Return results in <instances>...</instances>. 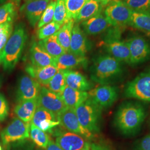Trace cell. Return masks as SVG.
<instances>
[{"mask_svg":"<svg viewBox=\"0 0 150 150\" xmlns=\"http://www.w3.org/2000/svg\"><path fill=\"white\" fill-rule=\"evenodd\" d=\"M146 116L145 108L137 101H126L120 105L114 116L115 127L122 134L129 136L136 134Z\"/></svg>","mask_w":150,"mask_h":150,"instance_id":"obj_1","label":"cell"},{"mask_svg":"<svg viewBox=\"0 0 150 150\" xmlns=\"http://www.w3.org/2000/svg\"><path fill=\"white\" fill-rule=\"evenodd\" d=\"M123 73L121 62L109 54H102L94 59L90 77L101 85H111L119 81Z\"/></svg>","mask_w":150,"mask_h":150,"instance_id":"obj_2","label":"cell"},{"mask_svg":"<svg viewBox=\"0 0 150 150\" xmlns=\"http://www.w3.org/2000/svg\"><path fill=\"white\" fill-rule=\"evenodd\" d=\"M27 38V32L24 25H17L1 53V64L6 71L11 72L16 67Z\"/></svg>","mask_w":150,"mask_h":150,"instance_id":"obj_3","label":"cell"},{"mask_svg":"<svg viewBox=\"0 0 150 150\" xmlns=\"http://www.w3.org/2000/svg\"><path fill=\"white\" fill-rule=\"evenodd\" d=\"M75 113L81 125L95 134L100 131V123L102 110L88 97L75 109Z\"/></svg>","mask_w":150,"mask_h":150,"instance_id":"obj_4","label":"cell"},{"mask_svg":"<svg viewBox=\"0 0 150 150\" xmlns=\"http://www.w3.org/2000/svg\"><path fill=\"white\" fill-rule=\"evenodd\" d=\"M124 95L127 98L150 102V67L126 84Z\"/></svg>","mask_w":150,"mask_h":150,"instance_id":"obj_5","label":"cell"},{"mask_svg":"<svg viewBox=\"0 0 150 150\" xmlns=\"http://www.w3.org/2000/svg\"><path fill=\"white\" fill-rule=\"evenodd\" d=\"M133 13L122 0H112L106 7L105 16L111 26L123 27L129 25Z\"/></svg>","mask_w":150,"mask_h":150,"instance_id":"obj_6","label":"cell"},{"mask_svg":"<svg viewBox=\"0 0 150 150\" xmlns=\"http://www.w3.org/2000/svg\"><path fill=\"white\" fill-rule=\"evenodd\" d=\"M30 123L24 122L17 117L14 118L0 134L3 145L8 146L30 137Z\"/></svg>","mask_w":150,"mask_h":150,"instance_id":"obj_7","label":"cell"},{"mask_svg":"<svg viewBox=\"0 0 150 150\" xmlns=\"http://www.w3.org/2000/svg\"><path fill=\"white\" fill-rule=\"evenodd\" d=\"M88 97L101 110L111 107L118 98V89L111 85H102L88 91Z\"/></svg>","mask_w":150,"mask_h":150,"instance_id":"obj_8","label":"cell"},{"mask_svg":"<svg viewBox=\"0 0 150 150\" xmlns=\"http://www.w3.org/2000/svg\"><path fill=\"white\" fill-rule=\"evenodd\" d=\"M56 143L62 150H91L89 140L70 131L58 132Z\"/></svg>","mask_w":150,"mask_h":150,"instance_id":"obj_9","label":"cell"},{"mask_svg":"<svg viewBox=\"0 0 150 150\" xmlns=\"http://www.w3.org/2000/svg\"><path fill=\"white\" fill-rule=\"evenodd\" d=\"M57 118L60 125L67 131L81 135L88 140L93 138L94 134L81 125L74 109L67 108L63 112L57 115Z\"/></svg>","mask_w":150,"mask_h":150,"instance_id":"obj_10","label":"cell"},{"mask_svg":"<svg viewBox=\"0 0 150 150\" xmlns=\"http://www.w3.org/2000/svg\"><path fill=\"white\" fill-rule=\"evenodd\" d=\"M38 106L42 107L56 115L65 110L67 107L59 95L41 87L38 98Z\"/></svg>","mask_w":150,"mask_h":150,"instance_id":"obj_11","label":"cell"},{"mask_svg":"<svg viewBox=\"0 0 150 150\" xmlns=\"http://www.w3.org/2000/svg\"><path fill=\"white\" fill-rule=\"evenodd\" d=\"M126 42L130 53V64L143 63L150 57V45L144 38L134 36Z\"/></svg>","mask_w":150,"mask_h":150,"instance_id":"obj_12","label":"cell"},{"mask_svg":"<svg viewBox=\"0 0 150 150\" xmlns=\"http://www.w3.org/2000/svg\"><path fill=\"white\" fill-rule=\"evenodd\" d=\"M41 87L29 75H23L19 79L17 90L18 102L38 99Z\"/></svg>","mask_w":150,"mask_h":150,"instance_id":"obj_13","label":"cell"},{"mask_svg":"<svg viewBox=\"0 0 150 150\" xmlns=\"http://www.w3.org/2000/svg\"><path fill=\"white\" fill-rule=\"evenodd\" d=\"M51 0H27L20 10L32 27L36 26Z\"/></svg>","mask_w":150,"mask_h":150,"instance_id":"obj_14","label":"cell"},{"mask_svg":"<svg viewBox=\"0 0 150 150\" xmlns=\"http://www.w3.org/2000/svg\"><path fill=\"white\" fill-rule=\"evenodd\" d=\"M87 64L88 59L86 56H80L67 52L54 59V66L58 70L65 71L86 67Z\"/></svg>","mask_w":150,"mask_h":150,"instance_id":"obj_15","label":"cell"},{"mask_svg":"<svg viewBox=\"0 0 150 150\" xmlns=\"http://www.w3.org/2000/svg\"><path fill=\"white\" fill-rule=\"evenodd\" d=\"M88 47L85 32L78 23L74 25L72 30L70 52L80 56H86Z\"/></svg>","mask_w":150,"mask_h":150,"instance_id":"obj_16","label":"cell"},{"mask_svg":"<svg viewBox=\"0 0 150 150\" xmlns=\"http://www.w3.org/2000/svg\"><path fill=\"white\" fill-rule=\"evenodd\" d=\"M64 78L66 85L78 91H90L92 88L93 85L85 75L80 72L74 70H65Z\"/></svg>","mask_w":150,"mask_h":150,"instance_id":"obj_17","label":"cell"},{"mask_svg":"<svg viewBox=\"0 0 150 150\" xmlns=\"http://www.w3.org/2000/svg\"><path fill=\"white\" fill-rule=\"evenodd\" d=\"M58 70L53 65L38 67L31 64L26 67V71L28 75L43 86H46L48 84Z\"/></svg>","mask_w":150,"mask_h":150,"instance_id":"obj_18","label":"cell"},{"mask_svg":"<svg viewBox=\"0 0 150 150\" xmlns=\"http://www.w3.org/2000/svg\"><path fill=\"white\" fill-rule=\"evenodd\" d=\"M83 31L87 35L95 36L105 32L111 26L105 15L101 13L81 23Z\"/></svg>","mask_w":150,"mask_h":150,"instance_id":"obj_19","label":"cell"},{"mask_svg":"<svg viewBox=\"0 0 150 150\" xmlns=\"http://www.w3.org/2000/svg\"><path fill=\"white\" fill-rule=\"evenodd\" d=\"M105 49L109 55L120 62L130 64V53L126 42L120 40L105 43Z\"/></svg>","mask_w":150,"mask_h":150,"instance_id":"obj_20","label":"cell"},{"mask_svg":"<svg viewBox=\"0 0 150 150\" xmlns=\"http://www.w3.org/2000/svg\"><path fill=\"white\" fill-rule=\"evenodd\" d=\"M59 96L67 108L74 110L88 98L87 92L76 90L67 86Z\"/></svg>","mask_w":150,"mask_h":150,"instance_id":"obj_21","label":"cell"},{"mask_svg":"<svg viewBox=\"0 0 150 150\" xmlns=\"http://www.w3.org/2000/svg\"><path fill=\"white\" fill-rule=\"evenodd\" d=\"M30 56L33 66L43 67L51 65L54 66V59L36 42L32 43L30 50Z\"/></svg>","mask_w":150,"mask_h":150,"instance_id":"obj_22","label":"cell"},{"mask_svg":"<svg viewBox=\"0 0 150 150\" xmlns=\"http://www.w3.org/2000/svg\"><path fill=\"white\" fill-rule=\"evenodd\" d=\"M38 107V99L20 102L16 105L14 112L17 118L26 123H31L34 113Z\"/></svg>","mask_w":150,"mask_h":150,"instance_id":"obj_23","label":"cell"},{"mask_svg":"<svg viewBox=\"0 0 150 150\" xmlns=\"http://www.w3.org/2000/svg\"><path fill=\"white\" fill-rule=\"evenodd\" d=\"M103 6L97 0H90L81 8L74 21L76 23L86 21L101 13Z\"/></svg>","mask_w":150,"mask_h":150,"instance_id":"obj_24","label":"cell"},{"mask_svg":"<svg viewBox=\"0 0 150 150\" xmlns=\"http://www.w3.org/2000/svg\"><path fill=\"white\" fill-rule=\"evenodd\" d=\"M38 44L54 59L66 52L58 42L56 33L44 40H40Z\"/></svg>","mask_w":150,"mask_h":150,"instance_id":"obj_25","label":"cell"},{"mask_svg":"<svg viewBox=\"0 0 150 150\" xmlns=\"http://www.w3.org/2000/svg\"><path fill=\"white\" fill-rule=\"evenodd\" d=\"M74 25V20H70L64 23L61 27L59 31L56 33L58 42L66 52L70 51L72 30Z\"/></svg>","mask_w":150,"mask_h":150,"instance_id":"obj_26","label":"cell"},{"mask_svg":"<svg viewBox=\"0 0 150 150\" xmlns=\"http://www.w3.org/2000/svg\"><path fill=\"white\" fill-rule=\"evenodd\" d=\"M18 7L10 1L0 5V25L6 22L13 23L18 15Z\"/></svg>","mask_w":150,"mask_h":150,"instance_id":"obj_27","label":"cell"},{"mask_svg":"<svg viewBox=\"0 0 150 150\" xmlns=\"http://www.w3.org/2000/svg\"><path fill=\"white\" fill-rule=\"evenodd\" d=\"M29 134L30 137L35 145L39 147L46 149L50 140L49 136L46 132H44L31 122L30 125Z\"/></svg>","mask_w":150,"mask_h":150,"instance_id":"obj_28","label":"cell"},{"mask_svg":"<svg viewBox=\"0 0 150 150\" xmlns=\"http://www.w3.org/2000/svg\"><path fill=\"white\" fill-rule=\"evenodd\" d=\"M129 25L141 31L150 32V13L133 12Z\"/></svg>","mask_w":150,"mask_h":150,"instance_id":"obj_29","label":"cell"},{"mask_svg":"<svg viewBox=\"0 0 150 150\" xmlns=\"http://www.w3.org/2000/svg\"><path fill=\"white\" fill-rule=\"evenodd\" d=\"M66 86L64 71L59 70L46 86L49 90L60 95Z\"/></svg>","mask_w":150,"mask_h":150,"instance_id":"obj_30","label":"cell"},{"mask_svg":"<svg viewBox=\"0 0 150 150\" xmlns=\"http://www.w3.org/2000/svg\"><path fill=\"white\" fill-rule=\"evenodd\" d=\"M67 11V21L75 20L77 15L83 6L90 0H64Z\"/></svg>","mask_w":150,"mask_h":150,"instance_id":"obj_31","label":"cell"},{"mask_svg":"<svg viewBox=\"0 0 150 150\" xmlns=\"http://www.w3.org/2000/svg\"><path fill=\"white\" fill-rule=\"evenodd\" d=\"M48 120H58L57 116L42 107L38 106L31 122L38 127L40 123Z\"/></svg>","mask_w":150,"mask_h":150,"instance_id":"obj_32","label":"cell"},{"mask_svg":"<svg viewBox=\"0 0 150 150\" xmlns=\"http://www.w3.org/2000/svg\"><path fill=\"white\" fill-rule=\"evenodd\" d=\"M53 22L62 26L67 22V11L64 0H57L54 11Z\"/></svg>","mask_w":150,"mask_h":150,"instance_id":"obj_33","label":"cell"},{"mask_svg":"<svg viewBox=\"0 0 150 150\" xmlns=\"http://www.w3.org/2000/svg\"><path fill=\"white\" fill-rule=\"evenodd\" d=\"M124 2L133 12L150 13V0H126Z\"/></svg>","mask_w":150,"mask_h":150,"instance_id":"obj_34","label":"cell"},{"mask_svg":"<svg viewBox=\"0 0 150 150\" xmlns=\"http://www.w3.org/2000/svg\"><path fill=\"white\" fill-rule=\"evenodd\" d=\"M61 27V26L58 23L54 22H51L38 30L37 32L38 38L40 40H42L49 38L58 32Z\"/></svg>","mask_w":150,"mask_h":150,"instance_id":"obj_35","label":"cell"},{"mask_svg":"<svg viewBox=\"0 0 150 150\" xmlns=\"http://www.w3.org/2000/svg\"><path fill=\"white\" fill-rule=\"evenodd\" d=\"M56 5V1H51L48 4L46 8L43 12L42 15L38 23V28L39 29L43 26L50 23L54 18V11Z\"/></svg>","mask_w":150,"mask_h":150,"instance_id":"obj_36","label":"cell"},{"mask_svg":"<svg viewBox=\"0 0 150 150\" xmlns=\"http://www.w3.org/2000/svg\"><path fill=\"white\" fill-rule=\"evenodd\" d=\"M13 23L6 22L0 25V54L13 32Z\"/></svg>","mask_w":150,"mask_h":150,"instance_id":"obj_37","label":"cell"},{"mask_svg":"<svg viewBox=\"0 0 150 150\" xmlns=\"http://www.w3.org/2000/svg\"><path fill=\"white\" fill-rule=\"evenodd\" d=\"M8 113V103L4 95L0 93V121H4L7 117Z\"/></svg>","mask_w":150,"mask_h":150,"instance_id":"obj_38","label":"cell"},{"mask_svg":"<svg viewBox=\"0 0 150 150\" xmlns=\"http://www.w3.org/2000/svg\"><path fill=\"white\" fill-rule=\"evenodd\" d=\"M134 150H150V134L137 141L134 145Z\"/></svg>","mask_w":150,"mask_h":150,"instance_id":"obj_39","label":"cell"},{"mask_svg":"<svg viewBox=\"0 0 150 150\" xmlns=\"http://www.w3.org/2000/svg\"><path fill=\"white\" fill-rule=\"evenodd\" d=\"M46 150H62L53 140L50 139Z\"/></svg>","mask_w":150,"mask_h":150,"instance_id":"obj_40","label":"cell"},{"mask_svg":"<svg viewBox=\"0 0 150 150\" xmlns=\"http://www.w3.org/2000/svg\"><path fill=\"white\" fill-rule=\"evenodd\" d=\"M91 150H110L106 147L95 144H92L91 145Z\"/></svg>","mask_w":150,"mask_h":150,"instance_id":"obj_41","label":"cell"},{"mask_svg":"<svg viewBox=\"0 0 150 150\" xmlns=\"http://www.w3.org/2000/svg\"><path fill=\"white\" fill-rule=\"evenodd\" d=\"M101 4V5L104 7V6H106L112 0H97Z\"/></svg>","mask_w":150,"mask_h":150,"instance_id":"obj_42","label":"cell"},{"mask_svg":"<svg viewBox=\"0 0 150 150\" xmlns=\"http://www.w3.org/2000/svg\"><path fill=\"white\" fill-rule=\"evenodd\" d=\"M9 1L13 2L14 3H15L16 5H17L18 6H20V4L21 2V0H9Z\"/></svg>","mask_w":150,"mask_h":150,"instance_id":"obj_43","label":"cell"},{"mask_svg":"<svg viewBox=\"0 0 150 150\" xmlns=\"http://www.w3.org/2000/svg\"><path fill=\"white\" fill-rule=\"evenodd\" d=\"M6 1L7 0H0V5L4 4V3L6 2Z\"/></svg>","mask_w":150,"mask_h":150,"instance_id":"obj_44","label":"cell"},{"mask_svg":"<svg viewBox=\"0 0 150 150\" xmlns=\"http://www.w3.org/2000/svg\"><path fill=\"white\" fill-rule=\"evenodd\" d=\"M0 150H3V149H2V146L1 144H0Z\"/></svg>","mask_w":150,"mask_h":150,"instance_id":"obj_45","label":"cell"},{"mask_svg":"<svg viewBox=\"0 0 150 150\" xmlns=\"http://www.w3.org/2000/svg\"><path fill=\"white\" fill-rule=\"evenodd\" d=\"M2 64V61H1V54H0V64Z\"/></svg>","mask_w":150,"mask_h":150,"instance_id":"obj_46","label":"cell"},{"mask_svg":"<svg viewBox=\"0 0 150 150\" xmlns=\"http://www.w3.org/2000/svg\"><path fill=\"white\" fill-rule=\"evenodd\" d=\"M147 34H148V35H149L150 36V32H149V33H147Z\"/></svg>","mask_w":150,"mask_h":150,"instance_id":"obj_47","label":"cell"},{"mask_svg":"<svg viewBox=\"0 0 150 150\" xmlns=\"http://www.w3.org/2000/svg\"><path fill=\"white\" fill-rule=\"evenodd\" d=\"M23 1H24V2H26V1H27V0H23Z\"/></svg>","mask_w":150,"mask_h":150,"instance_id":"obj_48","label":"cell"},{"mask_svg":"<svg viewBox=\"0 0 150 150\" xmlns=\"http://www.w3.org/2000/svg\"><path fill=\"white\" fill-rule=\"evenodd\" d=\"M51 1H57V0H51Z\"/></svg>","mask_w":150,"mask_h":150,"instance_id":"obj_49","label":"cell"},{"mask_svg":"<svg viewBox=\"0 0 150 150\" xmlns=\"http://www.w3.org/2000/svg\"><path fill=\"white\" fill-rule=\"evenodd\" d=\"M0 87H1V81H0Z\"/></svg>","mask_w":150,"mask_h":150,"instance_id":"obj_50","label":"cell"},{"mask_svg":"<svg viewBox=\"0 0 150 150\" xmlns=\"http://www.w3.org/2000/svg\"><path fill=\"white\" fill-rule=\"evenodd\" d=\"M122 1H126V0H122Z\"/></svg>","mask_w":150,"mask_h":150,"instance_id":"obj_51","label":"cell"}]
</instances>
